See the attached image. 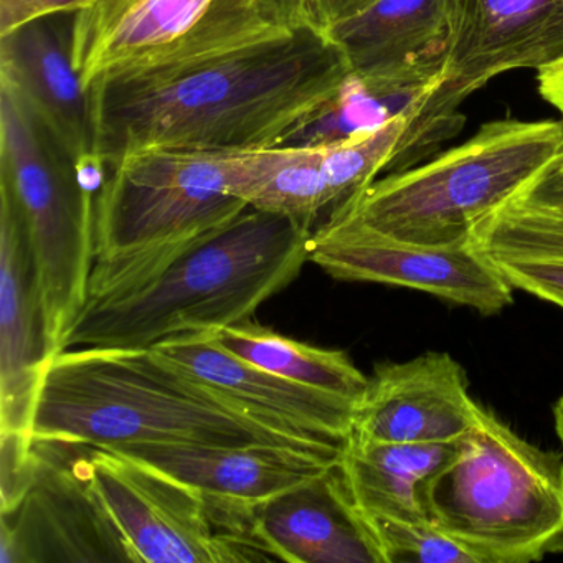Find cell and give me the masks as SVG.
I'll return each mask as SVG.
<instances>
[{
	"mask_svg": "<svg viewBox=\"0 0 563 563\" xmlns=\"http://www.w3.org/2000/svg\"><path fill=\"white\" fill-rule=\"evenodd\" d=\"M243 200L253 209L312 225L325 209H331L322 174V147L253 150V176Z\"/></svg>",
	"mask_w": 563,
	"mask_h": 563,
	"instance_id": "603a6c76",
	"label": "cell"
},
{
	"mask_svg": "<svg viewBox=\"0 0 563 563\" xmlns=\"http://www.w3.org/2000/svg\"><path fill=\"white\" fill-rule=\"evenodd\" d=\"M34 443L269 444L335 460L344 451L249 410L153 347H78L55 355L35 411Z\"/></svg>",
	"mask_w": 563,
	"mask_h": 563,
	"instance_id": "7a4b0ae2",
	"label": "cell"
},
{
	"mask_svg": "<svg viewBox=\"0 0 563 563\" xmlns=\"http://www.w3.org/2000/svg\"><path fill=\"white\" fill-rule=\"evenodd\" d=\"M98 183L75 166L18 91L0 81V190L27 230L54 355L90 296Z\"/></svg>",
	"mask_w": 563,
	"mask_h": 563,
	"instance_id": "52a82bcc",
	"label": "cell"
},
{
	"mask_svg": "<svg viewBox=\"0 0 563 563\" xmlns=\"http://www.w3.org/2000/svg\"><path fill=\"white\" fill-rule=\"evenodd\" d=\"M428 520L481 563L563 552V460L481 408L451 460L420 489Z\"/></svg>",
	"mask_w": 563,
	"mask_h": 563,
	"instance_id": "5b68a950",
	"label": "cell"
},
{
	"mask_svg": "<svg viewBox=\"0 0 563 563\" xmlns=\"http://www.w3.org/2000/svg\"><path fill=\"white\" fill-rule=\"evenodd\" d=\"M553 421H555L556 437H559L560 443L563 446V395L556 401L553 407Z\"/></svg>",
	"mask_w": 563,
	"mask_h": 563,
	"instance_id": "4dcf8cb0",
	"label": "cell"
},
{
	"mask_svg": "<svg viewBox=\"0 0 563 563\" xmlns=\"http://www.w3.org/2000/svg\"><path fill=\"white\" fill-rule=\"evenodd\" d=\"M256 4L269 21L282 27L318 25L312 14V0H256Z\"/></svg>",
	"mask_w": 563,
	"mask_h": 563,
	"instance_id": "83f0119b",
	"label": "cell"
},
{
	"mask_svg": "<svg viewBox=\"0 0 563 563\" xmlns=\"http://www.w3.org/2000/svg\"><path fill=\"white\" fill-rule=\"evenodd\" d=\"M253 529L279 562L385 563L339 463L253 509Z\"/></svg>",
	"mask_w": 563,
	"mask_h": 563,
	"instance_id": "e0dca14e",
	"label": "cell"
},
{
	"mask_svg": "<svg viewBox=\"0 0 563 563\" xmlns=\"http://www.w3.org/2000/svg\"><path fill=\"white\" fill-rule=\"evenodd\" d=\"M539 90L543 100L556 108L563 118V58L539 70Z\"/></svg>",
	"mask_w": 563,
	"mask_h": 563,
	"instance_id": "f546056e",
	"label": "cell"
},
{
	"mask_svg": "<svg viewBox=\"0 0 563 563\" xmlns=\"http://www.w3.org/2000/svg\"><path fill=\"white\" fill-rule=\"evenodd\" d=\"M84 448L71 463L140 563L276 562L253 509L209 496L120 451Z\"/></svg>",
	"mask_w": 563,
	"mask_h": 563,
	"instance_id": "ba28073f",
	"label": "cell"
},
{
	"mask_svg": "<svg viewBox=\"0 0 563 563\" xmlns=\"http://www.w3.org/2000/svg\"><path fill=\"white\" fill-rule=\"evenodd\" d=\"M309 262L341 282L415 289L483 314H496L512 302V286L474 242L461 246L404 242L351 213H331L312 230Z\"/></svg>",
	"mask_w": 563,
	"mask_h": 563,
	"instance_id": "7c38bea8",
	"label": "cell"
},
{
	"mask_svg": "<svg viewBox=\"0 0 563 563\" xmlns=\"http://www.w3.org/2000/svg\"><path fill=\"white\" fill-rule=\"evenodd\" d=\"M349 75L314 24L206 57L110 71L88 87L95 157L107 173L140 151L282 146L338 97Z\"/></svg>",
	"mask_w": 563,
	"mask_h": 563,
	"instance_id": "6da1fadb",
	"label": "cell"
},
{
	"mask_svg": "<svg viewBox=\"0 0 563 563\" xmlns=\"http://www.w3.org/2000/svg\"><path fill=\"white\" fill-rule=\"evenodd\" d=\"M560 163H562V164H563V156H562V157H560Z\"/></svg>",
	"mask_w": 563,
	"mask_h": 563,
	"instance_id": "1f68e13d",
	"label": "cell"
},
{
	"mask_svg": "<svg viewBox=\"0 0 563 563\" xmlns=\"http://www.w3.org/2000/svg\"><path fill=\"white\" fill-rule=\"evenodd\" d=\"M52 354L27 230L0 190V457L2 512L21 506L35 477L34 420Z\"/></svg>",
	"mask_w": 563,
	"mask_h": 563,
	"instance_id": "30bf717a",
	"label": "cell"
},
{
	"mask_svg": "<svg viewBox=\"0 0 563 563\" xmlns=\"http://www.w3.org/2000/svg\"><path fill=\"white\" fill-rule=\"evenodd\" d=\"M58 15L0 35V81L18 91L81 173L103 183L95 157L90 93L71 64V27L62 29Z\"/></svg>",
	"mask_w": 563,
	"mask_h": 563,
	"instance_id": "9a60e30c",
	"label": "cell"
},
{
	"mask_svg": "<svg viewBox=\"0 0 563 563\" xmlns=\"http://www.w3.org/2000/svg\"><path fill=\"white\" fill-rule=\"evenodd\" d=\"M153 349L268 420L339 446H345L351 437L357 401L286 380L242 361L217 344L209 331L184 332Z\"/></svg>",
	"mask_w": 563,
	"mask_h": 563,
	"instance_id": "2e32d148",
	"label": "cell"
},
{
	"mask_svg": "<svg viewBox=\"0 0 563 563\" xmlns=\"http://www.w3.org/2000/svg\"><path fill=\"white\" fill-rule=\"evenodd\" d=\"M289 29L256 0H93L71 21V64L85 87L124 68L174 64Z\"/></svg>",
	"mask_w": 563,
	"mask_h": 563,
	"instance_id": "9c48e42d",
	"label": "cell"
},
{
	"mask_svg": "<svg viewBox=\"0 0 563 563\" xmlns=\"http://www.w3.org/2000/svg\"><path fill=\"white\" fill-rule=\"evenodd\" d=\"M562 156V123L490 121L430 163L375 180L334 212L404 242L467 245L479 223Z\"/></svg>",
	"mask_w": 563,
	"mask_h": 563,
	"instance_id": "8992f818",
	"label": "cell"
},
{
	"mask_svg": "<svg viewBox=\"0 0 563 563\" xmlns=\"http://www.w3.org/2000/svg\"><path fill=\"white\" fill-rule=\"evenodd\" d=\"M110 450L157 467L217 499L246 507L308 483L341 461L269 444H128Z\"/></svg>",
	"mask_w": 563,
	"mask_h": 563,
	"instance_id": "ac0fdd59",
	"label": "cell"
},
{
	"mask_svg": "<svg viewBox=\"0 0 563 563\" xmlns=\"http://www.w3.org/2000/svg\"><path fill=\"white\" fill-rule=\"evenodd\" d=\"M311 235L309 223L249 207L136 288L88 301L62 352L153 347L184 332L249 321L298 278Z\"/></svg>",
	"mask_w": 563,
	"mask_h": 563,
	"instance_id": "3957f363",
	"label": "cell"
},
{
	"mask_svg": "<svg viewBox=\"0 0 563 563\" xmlns=\"http://www.w3.org/2000/svg\"><path fill=\"white\" fill-rule=\"evenodd\" d=\"M415 123L413 118H397L371 133L321 146L331 213L367 189L378 174L387 173Z\"/></svg>",
	"mask_w": 563,
	"mask_h": 563,
	"instance_id": "cb8c5ba5",
	"label": "cell"
},
{
	"mask_svg": "<svg viewBox=\"0 0 563 563\" xmlns=\"http://www.w3.org/2000/svg\"><path fill=\"white\" fill-rule=\"evenodd\" d=\"M519 197L540 209L563 217V164L560 159L543 170Z\"/></svg>",
	"mask_w": 563,
	"mask_h": 563,
	"instance_id": "4316f807",
	"label": "cell"
},
{
	"mask_svg": "<svg viewBox=\"0 0 563 563\" xmlns=\"http://www.w3.org/2000/svg\"><path fill=\"white\" fill-rule=\"evenodd\" d=\"M108 173L97 196L88 301L136 288L250 207L242 196L252 151H140Z\"/></svg>",
	"mask_w": 563,
	"mask_h": 563,
	"instance_id": "277c9868",
	"label": "cell"
},
{
	"mask_svg": "<svg viewBox=\"0 0 563 563\" xmlns=\"http://www.w3.org/2000/svg\"><path fill=\"white\" fill-rule=\"evenodd\" d=\"M466 372L444 352L382 364L355 404L351 437L407 444L457 443L481 413Z\"/></svg>",
	"mask_w": 563,
	"mask_h": 563,
	"instance_id": "4fadbf2b",
	"label": "cell"
},
{
	"mask_svg": "<svg viewBox=\"0 0 563 563\" xmlns=\"http://www.w3.org/2000/svg\"><path fill=\"white\" fill-rule=\"evenodd\" d=\"M93 0H0V35L58 14H75Z\"/></svg>",
	"mask_w": 563,
	"mask_h": 563,
	"instance_id": "484cf974",
	"label": "cell"
},
{
	"mask_svg": "<svg viewBox=\"0 0 563 563\" xmlns=\"http://www.w3.org/2000/svg\"><path fill=\"white\" fill-rule=\"evenodd\" d=\"M473 242L514 289L563 309V217L517 196L476 227Z\"/></svg>",
	"mask_w": 563,
	"mask_h": 563,
	"instance_id": "ffe728a7",
	"label": "cell"
},
{
	"mask_svg": "<svg viewBox=\"0 0 563 563\" xmlns=\"http://www.w3.org/2000/svg\"><path fill=\"white\" fill-rule=\"evenodd\" d=\"M35 479L15 512L2 514L0 563L131 562L120 533L74 466L34 443Z\"/></svg>",
	"mask_w": 563,
	"mask_h": 563,
	"instance_id": "5bb4252c",
	"label": "cell"
},
{
	"mask_svg": "<svg viewBox=\"0 0 563 563\" xmlns=\"http://www.w3.org/2000/svg\"><path fill=\"white\" fill-rule=\"evenodd\" d=\"M441 85L423 113L428 130L454 137L461 103L494 77L563 58V0H443Z\"/></svg>",
	"mask_w": 563,
	"mask_h": 563,
	"instance_id": "8fae6325",
	"label": "cell"
},
{
	"mask_svg": "<svg viewBox=\"0 0 563 563\" xmlns=\"http://www.w3.org/2000/svg\"><path fill=\"white\" fill-rule=\"evenodd\" d=\"M377 0H312V14L321 29L364 11Z\"/></svg>",
	"mask_w": 563,
	"mask_h": 563,
	"instance_id": "f1b7e54d",
	"label": "cell"
},
{
	"mask_svg": "<svg viewBox=\"0 0 563 563\" xmlns=\"http://www.w3.org/2000/svg\"><path fill=\"white\" fill-rule=\"evenodd\" d=\"M385 563H481L476 553L430 520L367 519Z\"/></svg>",
	"mask_w": 563,
	"mask_h": 563,
	"instance_id": "d4e9b609",
	"label": "cell"
},
{
	"mask_svg": "<svg viewBox=\"0 0 563 563\" xmlns=\"http://www.w3.org/2000/svg\"><path fill=\"white\" fill-rule=\"evenodd\" d=\"M354 77L382 80L441 64L443 0H377L324 29Z\"/></svg>",
	"mask_w": 563,
	"mask_h": 563,
	"instance_id": "d6986e66",
	"label": "cell"
},
{
	"mask_svg": "<svg viewBox=\"0 0 563 563\" xmlns=\"http://www.w3.org/2000/svg\"><path fill=\"white\" fill-rule=\"evenodd\" d=\"M209 332L230 354L286 380L354 401L361 400L367 388L368 377L342 351L295 341L252 319Z\"/></svg>",
	"mask_w": 563,
	"mask_h": 563,
	"instance_id": "7402d4cb",
	"label": "cell"
},
{
	"mask_svg": "<svg viewBox=\"0 0 563 563\" xmlns=\"http://www.w3.org/2000/svg\"><path fill=\"white\" fill-rule=\"evenodd\" d=\"M457 443H380L349 438L341 466L365 519L427 520L420 489L453 456Z\"/></svg>",
	"mask_w": 563,
	"mask_h": 563,
	"instance_id": "44dd1931",
	"label": "cell"
}]
</instances>
